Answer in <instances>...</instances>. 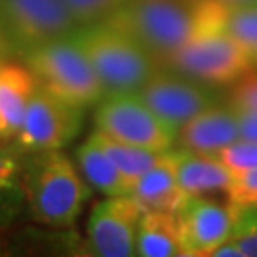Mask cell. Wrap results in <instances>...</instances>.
Masks as SVG:
<instances>
[{"instance_id": "e0dca14e", "label": "cell", "mask_w": 257, "mask_h": 257, "mask_svg": "<svg viewBox=\"0 0 257 257\" xmlns=\"http://www.w3.org/2000/svg\"><path fill=\"white\" fill-rule=\"evenodd\" d=\"M76 164L88 185L97 193L105 196H116L130 194L132 191L130 181L122 175L118 166L107 155V151L97 143L93 134L76 149Z\"/></svg>"}, {"instance_id": "8992f818", "label": "cell", "mask_w": 257, "mask_h": 257, "mask_svg": "<svg viewBox=\"0 0 257 257\" xmlns=\"http://www.w3.org/2000/svg\"><path fill=\"white\" fill-rule=\"evenodd\" d=\"M95 130L141 149L166 153L177 143V130L160 118L138 93H114L97 103Z\"/></svg>"}, {"instance_id": "7a4b0ae2", "label": "cell", "mask_w": 257, "mask_h": 257, "mask_svg": "<svg viewBox=\"0 0 257 257\" xmlns=\"http://www.w3.org/2000/svg\"><path fill=\"white\" fill-rule=\"evenodd\" d=\"M23 191L31 219L52 229L71 227L92 196V187L63 149L25 153Z\"/></svg>"}, {"instance_id": "d6986e66", "label": "cell", "mask_w": 257, "mask_h": 257, "mask_svg": "<svg viewBox=\"0 0 257 257\" xmlns=\"http://www.w3.org/2000/svg\"><path fill=\"white\" fill-rule=\"evenodd\" d=\"M93 138L97 139V143L107 151V155L112 158V162L118 166V170L130 181V185L136 183L139 177L147 170H151L164 155V153H156V151H149V149H141L136 145H130V143H124V141H118V139H112L101 132H97V130H93Z\"/></svg>"}, {"instance_id": "4fadbf2b", "label": "cell", "mask_w": 257, "mask_h": 257, "mask_svg": "<svg viewBox=\"0 0 257 257\" xmlns=\"http://www.w3.org/2000/svg\"><path fill=\"white\" fill-rule=\"evenodd\" d=\"M175 172L179 185L191 196L229 193L232 183V172L215 155L194 153L189 149L174 151Z\"/></svg>"}, {"instance_id": "ac0fdd59", "label": "cell", "mask_w": 257, "mask_h": 257, "mask_svg": "<svg viewBox=\"0 0 257 257\" xmlns=\"http://www.w3.org/2000/svg\"><path fill=\"white\" fill-rule=\"evenodd\" d=\"M23 160L25 151L16 143L0 147V229L12 225L27 210L23 191Z\"/></svg>"}, {"instance_id": "2e32d148", "label": "cell", "mask_w": 257, "mask_h": 257, "mask_svg": "<svg viewBox=\"0 0 257 257\" xmlns=\"http://www.w3.org/2000/svg\"><path fill=\"white\" fill-rule=\"evenodd\" d=\"M136 255L185 257L183 240L175 211H143L138 227Z\"/></svg>"}, {"instance_id": "ffe728a7", "label": "cell", "mask_w": 257, "mask_h": 257, "mask_svg": "<svg viewBox=\"0 0 257 257\" xmlns=\"http://www.w3.org/2000/svg\"><path fill=\"white\" fill-rule=\"evenodd\" d=\"M221 27L240 44L257 65V4L221 12Z\"/></svg>"}, {"instance_id": "cb8c5ba5", "label": "cell", "mask_w": 257, "mask_h": 257, "mask_svg": "<svg viewBox=\"0 0 257 257\" xmlns=\"http://www.w3.org/2000/svg\"><path fill=\"white\" fill-rule=\"evenodd\" d=\"M229 103L236 109L257 110V74L248 73L234 82Z\"/></svg>"}, {"instance_id": "603a6c76", "label": "cell", "mask_w": 257, "mask_h": 257, "mask_svg": "<svg viewBox=\"0 0 257 257\" xmlns=\"http://www.w3.org/2000/svg\"><path fill=\"white\" fill-rule=\"evenodd\" d=\"M227 200L232 204L257 206V168L244 174L232 175V183L227 193Z\"/></svg>"}, {"instance_id": "83f0119b", "label": "cell", "mask_w": 257, "mask_h": 257, "mask_svg": "<svg viewBox=\"0 0 257 257\" xmlns=\"http://www.w3.org/2000/svg\"><path fill=\"white\" fill-rule=\"evenodd\" d=\"M208 2L219 6L221 10L244 8V6H255L257 4V0H208Z\"/></svg>"}, {"instance_id": "f546056e", "label": "cell", "mask_w": 257, "mask_h": 257, "mask_svg": "<svg viewBox=\"0 0 257 257\" xmlns=\"http://www.w3.org/2000/svg\"><path fill=\"white\" fill-rule=\"evenodd\" d=\"M6 143H8V139L2 138V136H0V147H2V145H6Z\"/></svg>"}, {"instance_id": "5bb4252c", "label": "cell", "mask_w": 257, "mask_h": 257, "mask_svg": "<svg viewBox=\"0 0 257 257\" xmlns=\"http://www.w3.org/2000/svg\"><path fill=\"white\" fill-rule=\"evenodd\" d=\"M130 196L145 211H175L183 204L189 194L179 185L172 149L132 185Z\"/></svg>"}, {"instance_id": "4316f807", "label": "cell", "mask_w": 257, "mask_h": 257, "mask_svg": "<svg viewBox=\"0 0 257 257\" xmlns=\"http://www.w3.org/2000/svg\"><path fill=\"white\" fill-rule=\"evenodd\" d=\"M230 240L238 246V249L242 251L244 257H257V227Z\"/></svg>"}, {"instance_id": "9c48e42d", "label": "cell", "mask_w": 257, "mask_h": 257, "mask_svg": "<svg viewBox=\"0 0 257 257\" xmlns=\"http://www.w3.org/2000/svg\"><path fill=\"white\" fill-rule=\"evenodd\" d=\"M143 208L130 194L105 196L93 206L86 225L88 253L97 257L136 255L138 227Z\"/></svg>"}, {"instance_id": "9a60e30c", "label": "cell", "mask_w": 257, "mask_h": 257, "mask_svg": "<svg viewBox=\"0 0 257 257\" xmlns=\"http://www.w3.org/2000/svg\"><path fill=\"white\" fill-rule=\"evenodd\" d=\"M37 76L27 65L0 63V136L8 141L18 136L27 105L37 90Z\"/></svg>"}, {"instance_id": "5b68a950", "label": "cell", "mask_w": 257, "mask_h": 257, "mask_svg": "<svg viewBox=\"0 0 257 257\" xmlns=\"http://www.w3.org/2000/svg\"><path fill=\"white\" fill-rule=\"evenodd\" d=\"M164 67L208 86H227L251 73L255 63L219 23L177 50Z\"/></svg>"}, {"instance_id": "30bf717a", "label": "cell", "mask_w": 257, "mask_h": 257, "mask_svg": "<svg viewBox=\"0 0 257 257\" xmlns=\"http://www.w3.org/2000/svg\"><path fill=\"white\" fill-rule=\"evenodd\" d=\"M213 86L162 67L138 95L160 118L179 132L189 120L217 103Z\"/></svg>"}, {"instance_id": "7402d4cb", "label": "cell", "mask_w": 257, "mask_h": 257, "mask_svg": "<svg viewBox=\"0 0 257 257\" xmlns=\"http://www.w3.org/2000/svg\"><path fill=\"white\" fill-rule=\"evenodd\" d=\"M215 156L229 168L232 175L244 174L248 170L257 168V141L240 138L234 143H230L229 147L219 151Z\"/></svg>"}, {"instance_id": "277c9868", "label": "cell", "mask_w": 257, "mask_h": 257, "mask_svg": "<svg viewBox=\"0 0 257 257\" xmlns=\"http://www.w3.org/2000/svg\"><path fill=\"white\" fill-rule=\"evenodd\" d=\"M23 57L37 82L67 101L86 109L107 97L90 57L73 35L27 50Z\"/></svg>"}, {"instance_id": "44dd1931", "label": "cell", "mask_w": 257, "mask_h": 257, "mask_svg": "<svg viewBox=\"0 0 257 257\" xmlns=\"http://www.w3.org/2000/svg\"><path fill=\"white\" fill-rule=\"evenodd\" d=\"M78 27L107 23L128 0H65Z\"/></svg>"}, {"instance_id": "d4e9b609", "label": "cell", "mask_w": 257, "mask_h": 257, "mask_svg": "<svg viewBox=\"0 0 257 257\" xmlns=\"http://www.w3.org/2000/svg\"><path fill=\"white\" fill-rule=\"evenodd\" d=\"M236 114H238L240 138L257 141V110L236 109Z\"/></svg>"}, {"instance_id": "6da1fadb", "label": "cell", "mask_w": 257, "mask_h": 257, "mask_svg": "<svg viewBox=\"0 0 257 257\" xmlns=\"http://www.w3.org/2000/svg\"><path fill=\"white\" fill-rule=\"evenodd\" d=\"M223 10L208 0H128L107 21L143 46L158 63L221 23Z\"/></svg>"}, {"instance_id": "f1b7e54d", "label": "cell", "mask_w": 257, "mask_h": 257, "mask_svg": "<svg viewBox=\"0 0 257 257\" xmlns=\"http://www.w3.org/2000/svg\"><path fill=\"white\" fill-rule=\"evenodd\" d=\"M6 249H8V244H6V242H4V240L0 238V255H6V253H8V251H6Z\"/></svg>"}, {"instance_id": "8fae6325", "label": "cell", "mask_w": 257, "mask_h": 257, "mask_svg": "<svg viewBox=\"0 0 257 257\" xmlns=\"http://www.w3.org/2000/svg\"><path fill=\"white\" fill-rule=\"evenodd\" d=\"M185 257H211L232 236V206L208 196H187L175 210Z\"/></svg>"}, {"instance_id": "7c38bea8", "label": "cell", "mask_w": 257, "mask_h": 257, "mask_svg": "<svg viewBox=\"0 0 257 257\" xmlns=\"http://www.w3.org/2000/svg\"><path fill=\"white\" fill-rule=\"evenodd\" d=\"M236 139H240L238 114L230 103L211 105L177 132V143L181 149L204 155H217Z\"/></svg>"}, {"instance_id": "3957f363", "label": "cell", "mask_w": 257, "mask_h": 257, "mask_svg": "<svg viewBox=\"0 0 257 257\" xmlns=\"http://www.w3.org/2000/svg\"><path fill=\"white\" fill-rule=\"evenodd\" d=\"M73 38L90 57L107 95L138 93L162 69L145 48L109 23L78 27Z\"/></svg>"}, {"instance_id": "52a82bcc", "label": "cell", "mask_w": 257, "mask_h": 257, "mask_svg": "<svg viewBox=\"0 0 257 257\" xmlns=\"http://www.w3.org/2000/svg\"><path fill=\"white\" fill-rule=\"evenodd\" d=\"M84 124V107L55 95L38 84L14 143L25 153L59 151L73 141Z\"/></svg>"}, {"instance_id": "ba28073f", "label": "cell", "mask_w": 257, "mask_h": 257, "mask_svg": "<svg viewBox=\"0 0 257 257\" xmlns=\"http://www.w3.org/2000/svg\"><path fill=\"white\" fill-rule=\"evenodd\" d=\"M0 18L21 54L78 29L65 0H0Z\"/></svg>"}, {"instance_id": "484cf974", "label": "cell", "mask_w": 257, "mask_h": 257, "mask_svg": "<svg viewBox=\"0 0 257 257\" xmlns=\"http://www.w3.org/2000/svg\"><path fill=\"white\" fill-rule=\"evenodd\" d=\"M16 54H21V52H19L16 40H14L12 35H10L8 27H6V23H4V19L0 18V63L8 61L10 57Z\"/></svg>"}]
</instances>
